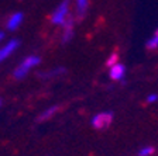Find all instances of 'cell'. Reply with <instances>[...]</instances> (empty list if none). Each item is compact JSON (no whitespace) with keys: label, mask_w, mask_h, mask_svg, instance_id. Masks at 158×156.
Listing matches in <instances>:
<instances>
[{"label":"cell","mask_w":158,"mask_h":156,"mask_svg":"<svg viewBox=\"0 0 158 156\" xmlns=\"http://www.w3.org/2000/svg\"><path fill=\"white\" fill-rule=\"evenodd\" d=\"M41 62V59H40V56H37V55H31V56H28V58H26L19 65V68L14 70V78L16 79H23L24 76L28 73V70L31 68H34V66H37Z\"/></svg>","instance_id":"6da1fadb"},{"label":"cell","mask_w":158,"mask_h":156,"mask_svg":"<svg viewBox=\"0 0 158 156\" xmlns=\"http://www.w3.org/2000/svg\"><path fill=\"white\" fill-rule=\"evenodd\" d=\"M113 121V113L110 111H106V113H99L96 115H93L92 121V127L96 130H103V128H107Z\"/></svg>","instance_id":"7a4b0ae2"},{"label":"cell","mask_w":158,"mask_h":156,"mask_svg":"<svg viewBox=\"0 0 158 156\" xmlns=\"http://www.w3.org/2000/svg\"><path fill=\"white\" fill-rule=\"evenodd\" d=\"M68 11H69V0H64L62 3L55 9L52 16H51V21L54 24H62L65 21L66 16H68Z\"/></svg>","instance_id":"3957f363"},{"label":"cell","mask_w":158,"mask_h":156,"mask_svg":"<svg viewBox=\"0 0 158 156\" xmlns=\"http://www.w3.org/2000/svg\"><path fill=\"white\" fill-rule=\"evenodd\" d=\"M19 45H20V41H19V39H11V41H10L7 45H4L3 48L0 49V62L4 61L7 56H10V54H11L13 51H16Z\"/></svg>","instance_id":"277c9868"},{"label":"cell","mask_w":158,"mask_h":156,"mask_svg":"<svg viewBox=\"0 0 158 156\" xmlns=\"http://www.w3.org/2000/svg\"><path fill=\"white\" fill-rule=\"evenodd\" d=\"M126 75V68L122 63H114L113 66H110V79L113 80H122Z\"/></svg>","instance_id":"5b68a950"},{"label":"cell","mask_w":158,"mask_h":156,"mask_svg":"<svg viewBox=\"0 0 158 156\" xmlns=\"http://www.w3.org/2000/svg\"><path fill=\"white\" fill-rule=\"evenodd\" d=\"M64 37H62V42H68V41H71V38H72L73 35V18L71 16H69V20H66V21H64Z\"/></svg>","instance_id":"8992f818"},{"label":"cell","mask_w":158,"mask_h":156,"mask_svg":"<svg viewBox=\"0 0 158 156\" xmlns=\"http://www.w3.org/2000/svg\"><path fill=\"white\" fill-rule=\"evenodd\" d=\"M21 21H23V13H14L13 16L9 18V21H7V28H9L10 31H14V30L19 28Z\"/></svg>","instance_id":"52a82bcc"},{"label":"cell","mask_w":158,"mask_h":156,"mask_svg":"<svg viewBox=\"0 0 158 156\" xmlns=\"http://www.w3.org/2000/svg\"><path fill=\"white\" fill-rule=\"evenodd\" d=\"M58 111V106H52V107H49L47 108L45 111H43V113L38 115V118H37V121L38 122H41V121H45V120H49V118L52 117L54 114Z\"/></svg>","instance_id":"ba28073f"},{"label":"cell","mask_w":158,"mask_h":156,"mask_svg":"<svg viewBox=\"0 0 158 156\" xmlns=\"http://www.w3.org/2000/svg\"><path fill=\"white\" fill-rule=\"evenodd\" d=\"M65 73V69L64 68H56L51 72H47V73H40V78H55V76H59Z\"/></svg>","instance_id":"9c48e42d"},{"label":"cell","mask_w":158,"mask_h":156,"mask_svg":"<svg viewBox=\"0 0 158 156\" xmlns=\"http://www.w3.org/2000/svg\"><path fill=\"white\" fill-rule=\"evenodd\" d=\"M88 4H89V0H78V16L79 17H83L88 10Z\"/></svg>","instance_id":"30bf717a"},{"label":"cell","mask_w":158,"mask_h":156,"mask_svg":"<svg viewBox=\"0 0 158 156\" xmlns=\"http://www.w3.org/2000/svg\"><path fill=\"white\" fill-rule=\"evenodd\" d=\"M147 48H148V49H155V48H158V30L155 31V34L152 35V38L147 41Z\"/></svg>","instance_id":"8fae6325"},{"label":"cell","mask_w":158,"mask_h":156,"mask_svg":"<svg viewBox=\"0 0 158 156\" xmlns=\"http://www.w3.org/2000/svg\"><path fill=\"white\" fill-rule=\"evenodd\" d=\"M152 153H154V148L152 146H145L138 150V156H151Z\"/></svg>","instance_id":"7c38bea8"},{"label":"cell","mask_w":158,"mask_h":156,"mask_svg":"<svg viewBox=\"0 0 158 156\" xmlns=\"http://www.w3.org/2000/svg\"><path fill=\"white\" fill-rule=\"evenodd\" d=\"M116 62H117V55H116V54H113V55L110 56V59H109V61L106 62V65H107L109 68H110V66H113V65H114Z\"/></svg>","instance_id":"4fadbf2b"},{"label":"cell","mask_w":158,"mask_h":156,"mask_svg":"<svg viewBox=\"0 0 158 156\" xmlns=\"http://www.w3.org/2000/svg\"><path fill=\"white\" fill-rule=\"evenodd\" d=\"M158 100V94H150L147 97V101L148 103H155V101Z\"/></svg>","instance_id":"5bb4252c"},{"label":"cell","mask_w":158,"mask_h":156,"mask_svg":"<svg viewBox=\"0 0 158 156\" xmlns=\"http://www.w3.org/2000/svg\"><path fill=\"white\" fill-rule=\"evenodd\" d=\"M3 39V33H0V41Z\"/></svg>","instance_id":"9a60e30c"},{"label":"cell","mask_w":158,"mask_h":156,"mask_svg":"<svg viewBox=\"0 0 158 156\" xmlns=\"http://www.w3.org/2000/svg\"><path fill=\"white\" fill-rule=\"evenodd\" d=\"M0 107H2V100H0Z\"/></svg>","instance_id":"2e32d148"}]
</instances>
